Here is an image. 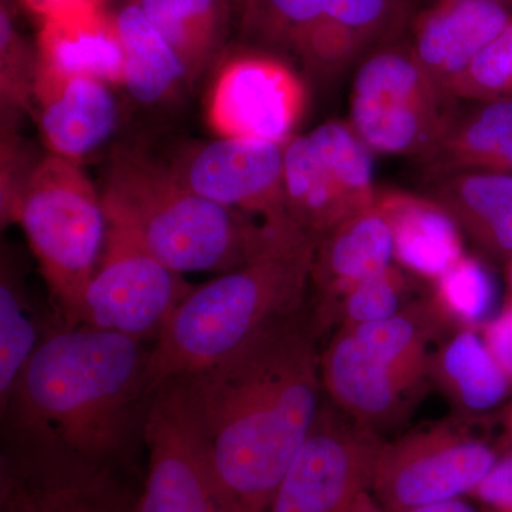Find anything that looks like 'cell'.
<instances>
[{
	"label": "cell",
	"mask_w": 512,
	"mask_h": 512,
	"mask_svg": "<svg viewBox=\"0 0 512 512\" xmlns=\"http://www.w3.org/2000/svg\"><path fill=\"white\" fill-rule=\"evenodd\" d=\"M311 301L232 355L180 376L188 409L239 512H268L320 406L319 342Z\"/></svg>",
	"instance_id": "6da1fadb"
},
{
	"label": "cell",
	"mask_w": 512,
	"mask_h": 512,
	"mask_svg": "<svg viewBox=\"0 0 512 512\" xmlns=\"http://www.w3.org/2000/svg\"><path fill=\"white\" fill-rule=\"evenodd\" d=\"M153 345L57 322L0 409L2 439L49 444L123 467L143 437Z\"/></svg>",
	"instance_id": "7a4b0ae2"
},
{
	"label": "cell",
	"mask_w": 512,
	"mask_h": 512,
	"mask_svg": "<svg viewBox=\"0 0 512 512\" xmlns=\"http://www.w3.org/2000/svg\"><path fill=\"white\" fill-rule=\"evenodd\" d=\"M318 241L295 225L281 229L254 258L194 286L151 349L150 392L220 362L311 296Z\"/></svg>",
	"instance_id": "3957f363"
},
{
	"label": "cell",
	"mask_w": 512,
	"mask_h": 512,
	"mask_svg": "<svg viewBox=\"0 0 512 512\" xmlns=\"http://www.w3.org/2000/svg\"><path fill=\"white\" fill-rule=\"evenodd\" d=\"M100 195L109 231L183 275L237 268L291 227L256 221L195 194L170 165L137 148L114 151Z\"/></svg>",
	"instance_id": "277c9868"
},
{
	"label": "cell",
	"mask_w": 512,
	"mask_h": 512,
	"mask_svg": "<svg viewBox=\"0 0 512 512\" xmlns=\"http://www.w3.org/2000/svg\"><path fill=\"white\" fill-rule=\"evenodd\" d=\"M10 222L25 232L52 311L64 325L76 326L109 235L100 190L79 163L50 154L30 170Z\"/></svg>",
	"instance_id": "5b68a950"
},
{
	"label": "cell",
	"mask_w": 512,
	"mask_h": 512,
	"mask_svg": "<svg viewBox=\"0 0 512 512\" xmlns=\"http://www.w3.org/2000/svg\"><path fill=\"white\" fill-rule=\"evenodd\" d=\"M412 20L409 0H247L242 30L296 57L312 80L326 84L403 39Z\"/></svg>",
	"instance_id": "8992f818"
},
{
	"label": "cell",
	"mask_w": 512,
	"mask_h": 512,
	"mask_svg": "<svg viewBox=\"0 0 512 512\" xmlns=\"http://www.w3.org/2000/svg\"><path fill=\"white\" fill-rule=\"evenodd\" d=\"M460 106L420 66L403 37L356 67L349 124L373 153L420 161L439 146Z\"/></svg>",
	"instance_id": "52a82bcc"
},
{
	"label": "cell",
	"mask_w": 512,
	"mask_h": 512,
	"mask_svg": "<svg viewBox=\"0 0 512 512\" xmlns=\"http://www.w3.org/2000/svg\"><path fill=\"white\" fill-rule=\"evenodd\" d=\"M369 150L349 123L330 120L285 144L286 212L319 241L357 212L375 204Z\"/></svg>",
	"instance_id": "ba28073f"
},
{
	"label": "cell",
	"mask_w": 512,
	"mask_h": 512,
	"mask_svg": "<svg viewBox=\"0 0 512 512\" xmlns=\"http://www.w3.org/2000/svg\"><path fill=\"white\" fill-rule=\"evenodd\" d=\"M497 451L460 421H444L384 443L370 493L387 512H407L473 494Z\"/></svg>",
	"instance_id": "9c48e42d"
},
{
	"label": "cell",
	"mask_w": 512,
	"mask_h": 512,
	"mask_svg": "<svg viewBox=\"0 0 512 512\" xmlns=\"http://www.w3.org/2000/svg\"><path fill=\"white\" fill-rule=\"evenodd\" d=\"M148 466L136 512H239L188 409L180 377L154 392L144 421Z\"/></svg>",
	"instance_id": "30bf717a"
},
{
	"label": "cell",
	"mask_w": 512,
	"mask_h": 512,
	"mask_svg": "<svg viewBox=\"0 0 512 512\" xmlns=\"http://www.w3.org/2000/svg\"><path fill=\"white\" fill-rule=\"evenodd\" d=\"M119 466L49 444L2 439L0 512H136Z\"/></svg>",
	"instance_id": "8fae6325"
},
{
	"label": "cell",
	"mask_w": 512,
	"mask_h": 512,
	"mask_svg": "<svg viewBox=\"0 0 512 512\" xmlns=\"http://www.w3.org/2000/svg\"><path fill=\"white\" fill-rule=\"evenodd\" d=\"M192 289L183 274L109 231L77 325L154 345Z\"/></svg>",
	"instance_id": "7c38bea8"
},
{
	"label": "cell",
	"mask_w": 512,
	"mask_h": 512,
	"mask_svg": "<svg viewBox=\"0 0 512 512\" xmlns=\"http://www.w3.org/2000/svg\"><path fill=\"white\" fill-rule=\"evenodd\" d=\"M384 441L323 399L268 512H350L372 487Z\"/></svg>",
	"instance_id": "4fadbf2b"
},
{
	"label": "cell",
	"mask_w": 512,
	"mask_h": 512,
	"mask_svg": "<svg viewBox=\"0 0 512 512\" xmlns=\"http://www.w3.org/2000/svg\"><path fill=\"white\" fill-rule=\"evenodd\" d=\"M284 153L285 144L218 137L185 148L168 165L195 194L266 224L286 225L293 222L286 212Z\"/></svg>",
	"instance_id": "5bb4252c"
},
{
	"label": "cell",
	"mask_w": 512,
	"mask_h": 512,
	"mask_svg": "<svg viewBox=\"0 0 512 512\" xmlns=\"http://www.w3.org/2000/svg\"><path fill=\"white\" fill-rule=\"evenodd\" d=\"M308 93L279 57L251 53L229 60L208 100V124L218 137L286 144L305 114Z\"/></svg>",
	"instance_id": "9a60e30c"
},
{
	"label": "cell",
	"mask_w": 512,
	"mask_h": 512,
	"mask_svg": "<svg viewBox=\"0 0 512 512\" xmlns=\"http://www.w3.org/2000/svg\"><path fill=\"white\" fill-rule=\"evenodd\" d=\"M323 393L363 429L380 434L406 419L429 383V367L387 359L349 328H338L320 355Z\"/></svg>",
	"instance_id": "2e32d148"
},
{
	"label": "cell",
	"mask_w": 512,
	"mask_h": 512,
	"mask_svg": "<svg viewBox=\"0 0 512 512\" xmlns=\"http://www.w3.org/2000/svg\"><path fill=\"white\" fill-rule=\"evenodd\" d=\"M392 224L382 190L375 204L330 229L313 256L311 305L323 332L333 329V309L350 288L394 265Z\"/></svg>",
	"instance_id": "e0dca14e"
},
{
	"label": "cell",
	"mask_w": 512,
	"mask_h": 512,
	"mask_svg": "<svg viewBox=\"0 0 512 512\" xmlns=\"http://www.w3.org/2000/svg\"><path fill=\"white\" fill-rule=\"evenodd\" d=\"M512 23L507 0H433L410 23V50L444 92Z\"/></svg>",
	"instance_id": "ac0fdd59"
},
{
	"label": "cell",
	"mask_w": 512,
	"mask_h": 512,
	"mask_svg": "<svg viewBox=\"0 0 512 512\" xmlns=\"http://www.w3.org/2000/svg\"><path fill=\"white\" fill-rule=\"evenodd\" d=\"M109 86L90 76L37 72L39 127L52 154L80 164L109 141L119 120Z\"/></svg>",
	"instance_id": "d6986e66"
},
{
	"label": "cell",
	"mask_w": 512,
	"mask_h": 512,
	"mask_svg": "<svg viewBox=\"0 0 512 512\" xmlns=\"http://www.w3.org/2000/svg\"><path fill=\"white\" fill-rule=\"evenodd\" d=\"M37 72L90 76L110 86H123L124 50L116 16L100 10L43 22Z\"/></svg>",
	"instance_id": "ffe728a7"
},
{
	"label": "cell",
	"mask_w": 512,
	"mask_h": 512,
	"mask_svg": "<svg viewBox=\"0 0 512 512\" xmlns=\"http://www.w3.org/2000/svg\"><path fill=\"white\" fill-rule=\"evenodd\" d=\"M393 229L394 262L407 274L436 281L463 258V232L456 221L430 197L383 191Z\"/></svg>",
	"instance_id": "44dd1931"
},
{
	"label": "cell",
	"mask_w": 512,
	"mask_h": 512,
	"mask_svg": "<svg viewBox=\"0 0 512 512\" xmlns=\"http://www.w3.org/2000/svg\"><path fill=\"white\" fill-rule=\"evenodd\" d=\"M429 376L460 419L497 409L512 386L483 335L473 328H458L441 340L431 353Z\"/></svg>",
	"instance_id": "7402d4cb"
},
{
	"label": "cell",
	"mask_w": 512,
	"mask_h": 512,
	"mask_svg": "<svg viewBox=\"0 0 512 512\" xmlns=\"http://www.w3.org/2000/svg\"><path fill=\"white\" fill-rule=\"evenodd\" d=\"M512 156V100L461 101L439 146L420 160L427 180L464 170L505 173Z\"/></svg>",
	"instance_id": "603a6c76"
},
{
	"label": "cell",
	"mask_w": 512,
	"mask_h": 512,
	"mask_svg": "<svg viewBox=\"0 0 512 512\" xmlns=\"http://www.w3.org/2000/svg\"><path fill=\"white\" fill-rule=\"evenodd\" d=\"M124 50V84L134 100L148 106L173 100L191 82L190 74L170 43L136 3L116 16Z\"/></svg>",
	"instance_id": "cb8c5ba5"
},
{
	"label": "cell",
	"mask_w": 512,
	"mask_h": 512,
	"mask_svg": "<svg viewBox=\"0 0 512 512\" xmlns=\"http://www.w3.org/2000/svg\"><path fill=\"white\" fill-rule=\"evenodd\" d=\"M60 322L55 312H40L23 285L18 268L3 255L0 275V409L8 403L20 375Z\"/></svg>",
	"instance_id": "d4e9b609"
},
{
	"label": "cell",
	"mask_w": 512,
	"mask_h": 512,
	"mask_svg": "<svg viewBox=\"0 0 512 512\" xmlns=\"http://www.w3.org/2000/svg\"><path fill=\"white\" fill-rule=\"evenodd\" d=\"M170 43L191 82L210 62L225 25V0H133Z\"/></svg>",
	"instance_id": "484cf974"
},
{
	"label": "cell",
	"mask_w": 512,
	"mask_h": 512,
	"mask_svg": "<svg viewBox=\"0 0 512 512\" xmlns=\"http://www.w3.org/2000/svg\"><path fill=\"white\" fill-rule=\"evenodd\" d=\"M427 181V197L446 210L473 242L512 204L511 174L464 170Z\"/></svg>",
	"instance_id": "4316f807"
},
{
	"label": "cell",
	"mask_w": 512,
	"mask_h": 512,
	"mask_svg": "<svg viewBox=\"0 0 512 512\" xmlns=\"http://www.w3.org/2000/svg\"><path fill=\"white\" fill-rule=\"evenodd\" d=\"M430 296L454 326L478 329L494 318L497 285L483 261L464 255L433 282Z\"/></svg>",
	"instance_id": "83f0119b"
},
{
	"label": "cell",
	"mask_w": 512,
	"mask_h": 512,
	"mask_svg": "<svg viewBox=\"0 0 512 512\" xmlns=\"http://www.w3.org/2000/svg\"><path fill=\"white\" fill-rule=\"evenodd\" d=\"M413 278L399 265H392L359 282L336 303L333 328L366 325L396 315L414 301L410 299Z\"/></svg>",
	"instance_id": "f1b7e54d"
},
{
	"label": "cell",
	"mask_w": 512,
	"mask_h": 512,
	"mask_svg": "<svg viewBox=\"0 0 512 512\" xmlns=\"http://www.w3.org/2000/svg\"><path fill=\"white\" fill-rule=\"evenodd\" d=\"M457 100H512V23L467 67L450 89Z\"/></svg>",
	"instance_id": "f546056e"
},
{
	"label": "cell",
	"mask_w": 512,
	"mask_h": 512,
	"mask_svg": "<svg viewBox=\"0 0 512 512\" xmlns=\"http://www.w3.org/2000/svg\"><path fill=\"white\" fill-rule=\"evenodd\" d=\"M0 90L8 109L28 110L35 101L37 57L30 56L28 47L13 28L8 10L0 15Z\"/></svg>",
	"instance_id": "4dcf8cb0"
},
{
	"label": "cell",
	"mask_w": 512,
	"mask_h": 512,
	"mask_svg": "<svg viewBox=\"0 0 512 512\" xmlns=\"http://www.w3.org/2000/svg\"><path fill=\"white\" fill-rule=\"evenodd\" d=\"M473 495L484 512H512V451L498 458Z\"/></svg>",
	"instance_id": "1f68e13d"
},
{
	"label": "cell",
	"mask_w": 512,
	"mask_h": 512,
	"mask_svg": "<svg viewBox=\"0 0 512 512\" xmlns=\"http://www.w3.org/2000/svg\"><path fill=\"white\" fill-rule=\"evenodd\" d=\"M483 329L488 349L512 382V301H507L503 311L494 316Z\"/></svg>",
	"instance_id": "d6a6232c"
},
{
	"label": "cell",
	"mask_w": 512,
	"mask_h": 512,
	"mask_svg": "<svg viewBox=\"0 0 512 512\" xmlns=\"http://www.w3.org/2000/svg\"><path fill=\"white\" fill-rule=\"evenodd\" d=\"M474 244L490 258L508 261L512 256V204Z\"/></svg>",
	"instance_id": "836d02e7"
},
{
	"label": "cell",
	"mask_w": 512,
	"mask_h": 512,
	"mask_svg": "<svg viewBox=\"0 0 512 512\" xmlns=\"http://www.w3.org/2000/svg\"><path fill=\"white\" fill-rule=\"evenodd\" d=\"M23 3L43 22L104 10V0H23Z\"/></svg>",
	"instance_id": "e575fe53"
},
{
	"label": "cell",
	"mask_w": 512,
	"mask_h": 512,
	"mask_svg": "<svg viewBox=\"0 0 512 512\" xmlns=\"http://www.w3.org/2000/svg\"><path fill=\"white\" fill-rule=\"evenodd\" d=\"M407 512H484L481 510L480 505L468 503V501L461 498H454V500L444 501V503H437L426 505V507L416 508V510Z\"/></svg>",
	"instance_id": "d590c367"
},
{
	"label": "cell",
	"mask_w": 512,
	"mask_h": 512,
	"mask_svg": "<svg viewBox=\"0 0 512 512\" xmlns=\"http://www.w3.org/2000/svg\"><path fill=\"white\" fill-rule=\"evenodd\" d=\"M350 512H387L383 510L382 505L377 503L370 491H365L359 498H357L355 505H353Z\"/></svg>",
	"instance_id": "8d00e7d4"
},
{
	"label": "cell",
	"mask_w": 512,
	"mask_h": 512,
	"mask_svg": "<svg viewBox=\"0 0 512 512\" xmlns=\"http://www.w3.org/2000/svg\"><path fill=\"white\" fill-rule=\"evenodd\" d=\"M507 286H508V301H512V256L510 259H508Z\"/></svg>",
	"instance_id": "74e56055"
},
{
	"label": "cell",
	"mask_w": 512,
	"mask_h": 512,
	"mask_svg": "<svg viewBox=\"0 0 512 512\" xmlns=\"http://www.w3.org/2000/svg\"><path fill=\"white\" fill-rule=\"evenodd\" d=\"M507 423H508V433H510V437L512 440V404H511L510 413H508Z\"/></svg>",
	"instance_id": "f35d334b"
},
{
	"label": "cell",
	"mask_w": 512,
	"mask_h": 512,
	"mask_svg": "<svg viewBox=\"0 0 512 512\" xmlns=\"http://www.w3.org/2000/svg\"><path fill=\"white\" fill-rule=\"evenodd\" d=\"M234 2L239 3V5H242V9H244L245 3H247V0H234Z\"/></svg>",
	"instance_id": "ab89813d"
},
{
	"label": "cell",
	"mask_w": 512,
	"mask_h": 512,
	"mask_svg": "<svg viewBox=\"0 0 512 512\" xmlns=\"http://www.w3.org/2000/svg\"><path fill=\"white\" fill-rule=\"evenodd\" d=\"M431 2H433V0H431Z\"/></svg>",
	"instance_id": "60d3db41"
}]
</instances>
